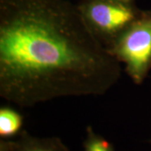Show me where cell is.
Segmentation results:
<instances>
[{
	"label": "cell",
	"mask_w": 151,
	"mask_h": 151,
	"mask_svg": "<svg viewBox=\"0 0 151 151\" xmlns=\"http://www.w3.org/2000/svg\"><path fill=\"white\" fill-rule=\"evenodd\" d=\"M83 151H115L113 145L102 135L97 134L92 126L86 129V138L83 141Z\"/></svg>",
	"instance_id": "6"
},
{
	"label": "cell",
	"mask_w": 151,
	"mask_h": 151,
	"mask_svg": "<svg viewBox=\"0 0 151 151\" xmlns=\"http://www.w3.org/2000/svg\"><path fill=\"white\" fill-rule=\"evenodd\" d=\"M76 7L86 25L106 48L142 12L133 2L116 0H81Z\"/></svg>",
	"instance_id": "3"
},
{
	"label": "cell",
	"mask_w": 151,
	"mask_h": 151,
	"mask_svg": "<svg viewBox=\"0 0 151 151\" xmlns=\"http://www.w3.org/2000/svg\"><path fill=\"white\" fill-rule=\"evenodd\" d=\"M116 1H122V2H128V3H130V2H133L134 0H116Z\"/></svg>",
	"instance_id": "8"
},
{
	"label": "cell",
	"mask_w": 151,
	"mask_h": 151,
	"mask_svg": "<svg viewBox=\"0 0 151 151\" xmlns=\"http://www.w3.org/2000/svg\"><path fill=\"white\" fill-rule=\"evenodd\" d=\"M121 65L69 0H0V97L20 108L103 96Z\"/></svg>",
	"instance_id": "1"
},
{
	"label": "cell",
	"mask_w": 151,
	"mask_h": 151,
	"mask_svg": "<svg viewBox=\"0 0 151 151\" xmlns=\"http://www.w3.org/2000/svg\"><path fill=\"white\" fill-rule=\"evenodd\" d=\"M11 151H70L58 137L40 138L23 130L14 140H9Z\"/></svg>",
	"instance_id": "4"
},
{
	"label": "cell",
	"mask_w": 151,
	"mask_h": 151,
	"mask_svg": "<svg viewBox=\"0 0 151 151\" xmlns=\"http://www.w3.org/2000/svg\"><path fill=\"white\" fill-rule=\"evenodd\" d=\"M136 85L145 81L151 69V12L139 16L107 47Z\"/></svg>",
	"instance_id": "2"
},
{
	"label": "cell",
	"mask_w": 151,
	"mask_h": 151,
	"mask_svg": "<svg viewBox=\"0 0 151 151\" xmlns=\"http://www.w3.org/2000/svg\"><path fill=\"white\" fill-rule=\"evenodd\" d=\"M0 151H11L9 140H6V139H1V141H0Z\"/></svg>",
	"instance_id": "7"
},
{
	"label": "cell",
	"mask_w": 151,
	"mask_h": 151,
	"mask_svg": "<svg viewBox=\"0 0 151 151\" xmlns=\"http://www.w3.org/2000/svg\"><path fill=\"white\" fill-rule=\"evenodd\" d=\"M150 143H151V140H150Z\"/></svg>",
	"instance_id": "9"
},
{
	"label": "cell",
	"mask_w": 151,
	"mask_h": 151,
	"mask_svg": "<svg viewBox=\"0 0 151 151\" xmlns=\"http://www.w3.org/2000/svg\"><path fill=\"white\" fill-rule=\"evenodd\" d=\"M24 117L21 113L10 107L0 108V137L7 139L21 133Z\"/></svg>",
	"instance_id": "5"
}]
</instances>
